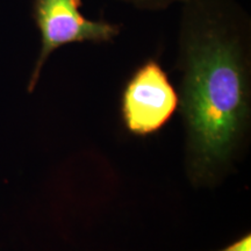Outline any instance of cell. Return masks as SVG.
<instances>
[{
    "mask_svg": "<svg viewBox=\"0 0 251 251\" xmlns=\"http://www.w3.org/2000/svg\"><path fill=\"white\" fill-rule=\"evenodd\" d=\"M251 18L237 0H186L179 19L180 109L197 171L227 159L249 113Z\"/></svg>",
    "mask_w": 251,
    "mask_h": 251,
    "instance_id": "obj_1",
    "label": "cell"
},
{
    "mask_svg": "<svg viewBox=\"0 0 251 251\" xmlns=\"http://www.w3.org/2000/svg\"><path fill=\"white\" fill-rule=\"evenodd\" d=\"M81 0H34L33 19L41 36V48L28 81V92L37 85L50 55L71 43H108L120 35L121 25L91 20L81 13Z\"/></svg>",
    "mask_w": 251,
    "mask_h": 251,
    "instance_id": "obj_2",
    "label": "cell"
},
{
    "mask_svg": "<svg viewBox=\"0 0 251 251\" xmlns=\"http://www.w3.org/2000/svg\"><path fill=\"white\" fill-rule=\"evenodd\" d=\"M178 106L179 94L156 59H148L134 72L121 97L126 128L140 136L161 130Z\"/></svg>",
    "mask_w": 251,
    "mask_h": 251,
    "instance_id": "obj_3",
    "label": "cell"
},
{
    "mask_svg": "<svg viewBox=\"0 0 251 251\" xmlns=\"http://www.w3.org/2000/svg\"><path fill=\"white\" fill-rule=\"evenodd\" d=\"M118 1L133 6V7L140 9V11L158 12L165 11V9L176 4L181 5L186 0H118Z\"/></svg>",
    "mask_w": 251,
    "mask_h": 251,
    "instance_id": "obj_4",
    "label": "cell"
},
{
    "mask_svg": "<svg viewBox=\"0 0 251 251\" xmlns=\"http://www.w3.org/2000/svg\"><path fill=\"white\" fill-rule=\"evenodd\" d=\"M220 251H251V236L250 234H247L246 236L234 242L233 244Z\"/></svg>",
    "mask_w": 251,
    "mask_h": 251,
    "instance_id": "obj_5",
    "label": "cell"
}]
</instances>
